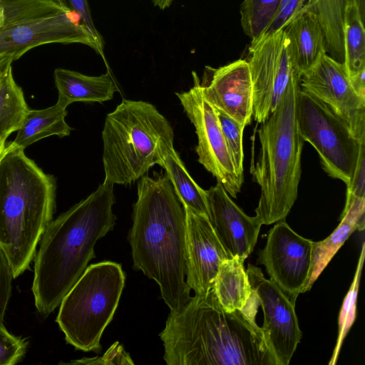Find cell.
<instances>
[{"label": "cell", "mask_w": 365, "mask_h": 365, "mask_svg": "<svg viewBox=\"0 0 365 365\" xmlns=\"http://www.w3.org/2000/svg\"><path fill=\"white\" fill-rule=\"evenodd\" d=\"M253 290L242 309H223L213 287L170 312L159 336L168 365H276L256 322Z\"/></svg>", "instance_id": "1"}, {"label": "cell", "mask_w": 365, "mask_h": 365, "mask_svg": "<svg viewBox=\"0 0 365 365\" xmlns=\"http://www.w3.org/2000/svg\"><path fill=\"white\" fill-rule=\"evenodd\" d=\"M128 242L133 269L157 283L170 312L187 304L185 210L166 173L139 179Z\"/></svg>", "instance_id": "2"}, {"label": "cell", "mask_w": 365, "mask_h": 365, "mask_svg": "<svg viewBox=\"0 0 365 365\" xmlns=\"http://www.w3.org/2000/svg\"><path fill=\"white\" fill-rule=\"evenodd\" d=\"M113 184L104 180L86 199L52 220L35 255L32 292L35 305L48 315L95 257L98 240L112 230L116 220Z\"/></svg>", "instance_id": "3"}, {"label": "cell", "mask_w": 365, "mask_h": 365, "mask_svg": "<svg viewBox=\"0 0 365 365\" xmlns=\"http://www.w3.org/2000/svg\"><path fill=\"white\" fill-rule=\"evenodd\" d=\"M6 143L0 158V249L16 278L29 267L52 221L56 180Z\"/></svg>", "instance_id": "4"}, {"label": "cell", "mask_w": 365, "mask_h": 365, "mask_svg": "<svg viewBox=\"0 0 365 365\" xmlns=\"http://www.w3.org/2000/svg\"><path fill=\"white\" fill-rule=\"evenodd\" d=\"M299 78L291 79L277 108L257 130L260 148L250 173L260 188L255 216L262 225L284 220L297 198L304 143L296 115Z\"/></svg>", "instance_id": "5"}, {"label": "cell", "mask_w": 365, "mask_h": 365, "mask_svg": "<svg viewBox=\"0 0 365 365\" xmlns=\"http://www.w3.org/2000/svg\"><path fill=\"white\" fill-rule=\"evenodd\" d=\"M102 139L104 180L127 185L160 165L163 148L173 144L174 132L153 104L124 99L107 114Z\"/></svg>", "instance_id": "6"}, {"label": "cell", "mask_w": 365, "mask_h": 365, "mask_svg": "<svg viewBox=\"0 0 365 365\" xmlns=\"http://www.w3.org/2000/svg\"><path fill=\"white\" fill-rule=\"evenodd\" d=\"M125 279L117 262L86 267L59 305L56 322L67 343L78 350L101 351L102 334L118 307Z\"/></svg>", "instance_id": "7"}, {"label": "cell", "mask_w": 365, "mask_h": 365, "mask_svg": "<svg viewBox=\"0 0 365 365\" xmlns=\"http://www.w3.org/2000/svg\"><path fill=\"white\" fill-rule=\"evenodd\" d=\"M5 21L0 29V53L17 60L29 50L49 43H82L106 62L104 46L76 11L55 0H0Z\"/></svg>", "instance_id": "8"}, {"label": "cell", "mask_w": 365, "mask_h": 365, "mask_svg": "<svg viewBox=\"0 0 365 365\" xmlns=\"http://www.w3.org/2000/svg\"><path fill=\"white\" fill-rule=\"evenodd\" d=\"M296 115L299 133L304 141L316 150L324 172L347 186L353 176L361 142L327 105L300 88Z\"/></svg>", "instance_id": "9"}, {"label": "cell", "mask_w": 365, "mask_h": 365, "mask_svg": "<svg viewBox=\"0 0 365 365\" xmlns=\"http://www.w3.org/2000/svg\"><path fill=\"white\" fill-rule=\"evenodd\" d=\"M192 78L193 86L189 91L175 94L195 128L197 160L230 197L236 198L243 181L235 169L216 110L205 97L200 80L195 71Z\"/></svg>", "instance_id": "10"}, {"label": "cell", "mask_w": 365, "mask_h": 365, "mask_svg": "<svg viewBox=\"0 0 365 365\" xmlns=\"http://www.w3.org/2000/svg\"><path fill=\"white\" fill-rule=\"evenodd\" d=\"M248 61L253 86V118L264 123L274 112L287 87L299 75L284 29L251 43Z\"/></svg>", "instance_id": "11"}, {"label": "cell", "mask_w": 365, "mask_h": 365, "mask_svg": "<svg viewBox=\"0 0 365 365\" xmlns=\"http://www.w3.org/2000/svg\"><path fill=\"white\" fill-rule=\"evenodd\" d=\"M314 241L295 232L284 220L276 222L268 232L259 262L270 279L295 304L307 292L312 266Z\"/></svg>", "instance_id": "12"}, {"label": "cell", "mask_w": 365, "mask_h": 365, "mask_svg": "<svg viewBox=\"0 0 365 365\" xmlns=\"http://www.w3.org/2000/svg\"><path fill=\"white\" fill-rule=\"evenodd\" d=\"M299 88L327 105L356 140L365 141V98L354 88L344 63L324 53L300 76Z\"/></svg>", "instance_id": "13"}, {"label": "cell", "mask_w": 365, "mask_h": 365, "mask_svg": "<svg viewBox=\"0 0 365 365\" xmlns=\"http://www.w3.org/2000/svg\"><path fill=\"white\" fill-rule=\"evenodd\" d=\"M246 272L263 311L266 345L276 365H288L302 337L295 304L259 267L248 264Z\"/></svg>", "instance_id": "14"}, {"label": "cell", "mask_w": 365, "mask_h": 365, "mask_svg": "<svg viewBox=\"0 0 365 365\" xmlns=\"http://www.w3.org/2000/svg\"><path fill=\"white\" fill-rule=\"evenodd\" d=\"M206 99L243 127L253 116V86L248 61L238 59L213 68L206 66L200 81Z\"/></svg>", "instance_id": "15"}, {"label": "cell", "mask_w": 365, "mask_h": 365, "mask_svg": "<svg viewBox=\"0 0 365 365\" xmlns=\"http://www.w3.org/2000/svg\"><path fill=\"white\" fill-rule=\"evenodd\" d=\"M208 219L230 257L246 259L253 251L262 224L246 215L217 182L206 190Z\"/></svg>", "instance_id": "16"}, {"label": "cell", "mask_w": 365, "mask_h": 365, "mask_svg": "<svg viewBox=\"0 0 365 365\" xmlns=\"http://www.w3.org/2000/svg\"><path fill=\"white\" fill-rule=\"evenodd\" d=\"M185 210L187 272L186 282L195 294L210 291L220 264L230 258L217 237L208 217Z\"/></svg>", "instance_id": "17"}, {"label": "cell", "mask_w": 365, "mask_h": 365, "mask_svg": "<svg viewBox=\"0 0 365 365\" xmlns=\"http://www.w3.org/2000/svg\"><path fill=\"white\" fill-rule=\"evenodd\" d=\"M284 31L296 69L301 76L326 53L322 26L316 14L304 7Z\"/></svg>", "instance_id": "18"}, {"label": "cell", "mask_w": 365, "mask_h": 365, "mask_svg": "<svg viewBox=\"0 0 365 365\" xmlns=\"http://www.w3.org/2000/svg\"><path fill=\"white\" fill-rule=\"evenodd\" d=\"M53 77L58 93L57 103L66 108L74 102L108 101L119 91L109 70L101 76H91L59 68L55 69Z\"/></svg>", "instance_id": "19"}, {"label": "cell", "mask_w": 365, "mask_h": 365, "mask_svg": "<svg viewBox=\"0 0 365 365\" xmlns=\"http://www.w3.org/2000/svg\"><path fill=\"white\" fill-rule=\"evenodd\" d=\"M365 198L346 197L341 222L325 240L314 242L312 266L307 291L312 287L328 263L344 245L351 234L364 229Z\"/></svg>", "instance_id": "20"}, {"label": "cell", "mask_w": 365, "mask_h": 365, "mask_svg": "<svg viewBox=\"0 0 365 365\" xmlns=\"http://www.w3.org/2000/svg\"><path fill=\"white\" fill-rule=\"evenodd\" d=\"M351 4L357 6L364 19L365 0H307L304 6L317 16L324 36L327 54L341 63L345 61V10Z\"/></svg>", "instance_id": "21"}, {"label": "cell", "mask_w": 365, "mask_h": 365, "mask_svg": "<svg viewBox=\"0 0 365 365\" xmlns=\"http://www.w3.org/2000/svg\"><path fill=\"white\" fill-rule=\"evenodd\" d=\"M245 259L232 257L220 265L213 289L218 302L227 312L242 309L253 293L246 269Z\"/></svg>", "instance_id": "22"}, {"label": "cell", "mask_w": 365, "mask_h": 365, "mask_svg": "<svg viewBox=\"0 0 365 365\" xmlns=\"http://www.w3.org/2000/svg\"><path fill=\"white\" fill-rule=\"evenodd\" d=\"M66 115V108L57 102L47 108L29 109L11 144L24 150L34 143L48 136L63 138L69 135L72 128L65 120Z\"/></svg>", "instance_id": "23"}, {"label": "cell", "mask_w": 365, "mask_h": 365, "mask_svg": "<svg viewBox=\"0 0 365 365\" xmlns=\"http://www.w3.org/2000/svg\"><path fill=\"white\" fill-rule=\"evenodd\" d=\"M160 165L165 170L184 207L208 217L206 190L200 187L190 176L173 144L163 148Z\"/></svg>", "instance_id": "24"}, {"label": "cell", "mask_w": 365, "mask_h": 365, "mask_svg": "<svg viewBox=\"0 0 365 365\" xmlns=\"http://www.w3.org/2000/svg\"><path fill=\"white\" fill-rule=\"evenodd\" d=\"M29 110L11 67L0 81V138L6 140L10 134L17 131Z\"/></svg>", "instance_id": "25"}, {"label": "cell", "mask_w": 365, "mask_h": 365, "mask_svg": "<svg viewBox=\"0 0 365 365\" xmlns=\"http://www.w3.org/2000/svg\"><path fill=\"white\" fill-rule=\"evenodd\" d=\"M364 19L357 6L351 4L345 10L344 41V64L350 78L365 71Z\"/></svg>", "instance_id": "26"}, {"label": "cell", "mask_w": 365, "mask_h": 365, "mask_svg": "<svg viewBox=\"0 0 365 365\" xmlns=\"http://www.w3.org/2000/svg\"><path fill=\"white\" fill-rule=\"evenodd\" d=\"M280 0H244L240 7L241 24L251 43L259 40L273 21Z\"/></svg>", "instance_id": "27"}, {"label": "cell", "mask_w": 365, "mask_h": 365, "mask_svg": "<svg viewBox=\"0 0 365 365\" xmlns=\"http://www.w3.org/2000/svg\"><path fill=\"white\" fill-rule=\"evenodd\" d=\"M365 256V245H362L361 251L359 258L356 270L354 277L353 282L346 294L339 313V332L336 344L335 346L332 356L331 357L329 364L334 365L337 361V358L342 345L343 341L348 334L351 327L354 322L356 317V305L357 293L359 287L360 278L361 274L362 266Z\"/></svg>", "instance_id": "28"}, {"label": "cell", "mask_w": 365, "mask_h": 365, "mask_svg": "<svg viewBox=\"0 0 365 365\" xmlns=\"http://www.w3.org/2000/svg\"><path fill=\"white\" fill-rule=\"evenodd\" d=\"M215 110L235 169L240 179L244 181L242 136L245 128L221 110Z\"/></svg>", "instance_id": "29"}, {"label": "cell", "mask_w": 365, "mask_h": 365, "mask_svg": "<svg viewBox=\"0 0 365 365\" xmlns=\"http://www.w3.org/2000/svg\"><path fill=\"white\" fill-rule=\"evenodd\" d=\"M27 342L11 334L0 323V365H14L25 354Z\"/></svg>", "instance_id": "30"}, {"label": "cell", "mask_w": 365, "mask_h": 365, "mask_svg": "<svg viewBox=\"0 0 365 365\" xmlns=\"http://www.w3.org/2000/svg\"><path fill=\"white\" fill-rule=\"evenodd\" d=\"M307 1V0H280L277 14L262 37L271 35L279 30L284 29L303 10Z\"/></svg>", "instance_id": "31"}, {"label": "cell", "mask_w": 365, "mask_h": 365, "mask_svg": "<svg viewBox=\"0 0 365 365\" xmlns=\"http://www.w3.org/2000/svg\"><path fill=\"white\" fill-rule=\"evenodd\" d=\"M72 364H133L130 356L124 349L115 342L102 356L94 358H83L71 361Z\"/></svg>", "instance_id": "32"}, {"label": "cell", "mask_w": 365, "mask_h": 365, "mask_svg": "<svg viewBox=\"0 0 365 365\" xmlns=\"http://www.w3.org/2000/svg\"><path fill=\"white\" fill-rule=\"evenodd\" d=\"M14 274L11 267L0 249V323H3L11 297Z\"/></svg>", "instance_id": "33"}, {"label": "cell", "mask_w": 365, "mask_h": 365, "mask_svg": "<svg viewBox=\"0 0 365 365\" xmlns=\"http://www.w3.org/2000/svg\"><path fill=\"white\" fill-rule=\"evenodd\" d=\"M346 188V197L365 198V141L361 143L356 165Z\"/></svg>", "instance_id": "34"}, {"label": "cell", "mask_w": 365, "mask_h": 365, "mask_svg": "<svg viewBox=\"0 0 365 365\" xmlns=\"http://www.w3.org/2000/svg\"><path fill=\"white\" fill-rule=\"evenodd\" d=\"M62 6L77 12L82 18L85 24L91 30L98 42L105 46L104 41L101 34L94 26L91 18V10L87 0H55Z\"/></svg>", "instance_id": "35"}, {"label": "cell", "mask_w": 365, "mask_h": 365, "mask_svg": "<svg viewBox=\"0 0 365 365\" xmlns=\"http://www.w3.org/2000/svg\"><path fill=\"white\" fill-rule=\"evenodd\" d=\"M16 60V56L13 53H0V81L11 67L12 63Z\"/></svg>", "instance_id": "36"}, {"label": "cell", "mask_w": 365, "mask_h": 365, "mask_svg": "<svg viewBox=\"0 0 365 365\" xmlns=\"http://www.w3.org/2000/svg\"><path fill=\"white\" fill-rule=\"evenodd\" d=\"M155 6H158L160 9L164 10L169 8L173 0H151Z\"/></svg>", "instance_id": "37"}, {"label": "cell", "mask_w": 365, "mask_h": 365, "mask_svg": "<svg viewBox=\"0 0 365 365\" xmlns=\"http://www.w3.org/2000/svg\"><path fill=\"white\" fill-rule=\"evenodd\" d=\"M5 21V14H4V10L3 8V6L1 5L0 2V29L3 27L4 25Z\"/></svg>", "instance_id": "38"}, {"label": "cell", "mask_w": 365, "mask_h": 365, "mask_svg": "<svg viewBox=\"0 0 365 365\" xmlns=\"http://www.w3.org/2000/svg\"><path fill=\"white\" fill-rule=\"evenodd\" d=\"M6 143H7L6 142V140L0 138V158H1V155L4 150L5 149L6 146Z\"/></svg>", "instance_id": "39"}]
</instances>
